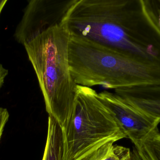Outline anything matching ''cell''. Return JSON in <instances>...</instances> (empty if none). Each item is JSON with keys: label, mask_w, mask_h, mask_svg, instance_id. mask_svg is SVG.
I'll return each instance as SVG.
<instances>
[{"label": "cell", "mask_w": 160, "mask_h": 160, "mask_svg": "<svg viewBox=\"0 0 160 160\" xmlns=\"http://www.w3.org/2000/svg\"><path fill=\"white\" fill-rule=\"evenodd\" d=\"M63 24L70 34L160 66V31L145 0H78Z\"/></svg>", "instance_id": "6da1fadb"}, {"label": "cell", "mask_w": 160, "mask_h": 160, "mask_svg": "<svg viewBox=\"0 0 160 160\" xmlns=\"http://www.w3.org/2000/svg\"><path fill=\"white\" fill-rule=\"evenodd\" d=\"M70 73L78 85L118 88L160 84V66L70 34Z\"/></svg>", "instance_id": "7a4b0ae2"}, {"label": "cell", "mask_w": 160, "mask_h": 160, "mask_svg": "<svg viewBox=\"0 0 160 160\" xmlns=\"http://www.w3.org/2000/svg\"><path fill=\"white\" fill-rule=\"evenodd\" d=\"M70 37L69 30L62 24L23 46L37 77L46 111L62 127L72 114L77 95L78 85L69 67Z\"/></svg>", "instance_id": "3957f363"}, {"label": "cell", "mask_w": 160, "mask_h": 160, "mask_svg": "<svg viewBox=\"0 0 160 160\" xmlns=\"http://www.w3.org/2000/svg\"><path fill=\"white\" fill-rule=\"evenodd\" d=\"M63 160H81L108 142L127 138L111 110L91 87L77 85L72 114L63 127Z\"/></svg>", "instance_id": "277c9868"}, {"label": "cell", "mask_w": 160, "mask_h": 160, "mask_svg": "<svg viewBox=\"0 0 160 160\" xmlns=\"http://www.w3.org/2000/svg\"><path fill=\"white\" fill-rule=\"evenodd\" d=\"M78 0H31L17 26L14 38L24 46L47 30L62 25Z\"/></svg>", "instance_id": "5b68a950"}, {"label": "cell", "mask_w": 160, "mask_h": 160, "mask_svg": "<svg viewBox=\"0 0 160 160\" xmlns=\"http://www.w3.org/2000/svg\"><path fill=\"white\" fill-rule=\"evenodd\" d=\"M98 96L113 113L127 138L135 146L158 129L160 118L144 113L115 93L103 91Z\"/></svg>", "instance_id": "8992f818"}, {"label": "cell", "mask_w": 160, "mask_h": 160, "mask_svg": "<svg viewBox=\"0 0 160 160\" xmlns=\"http://www.w3.org/2000/svg\"><path fill=\"white\" fill-rule=\"evenodd\" d=\"M115 94L144 113L160 119V84L118 88Z\"/></svg>", "instance_id": "52a82bcc"}, {"label": "cell", "mask_w": 160, "mask_h": 160, "mask_svg": "<svg viewBox=\"0 0 160 160\" xmlns=\"http://www.w3.org/2000/svg\"><path fill=\"white\" fill-rule=\"evenodd\" d=\"M64 153L62 127L56 119L49 116L47 142L42 160H63Z\"/></svg>", "instance_id": "ba28073f"}, {"label": "cell", "mask_w": 160, "mask_h": 160, "mask_svg": "<svg viewBox=\"0 0 160 160\" xmlns=\"http://www.w3.org/2000/svg\"><path fill=\"white\" fill-rule=\"evenodd\" d=\"M81 160H132L129 148L107 143Z\"/></svg>", "instance_id": "9c48e42d"}, {"label": "cell", "mask_w": 160, "mask_h": 160, "mask_svg": "<svg viewBox=\"0 0 160 160\" xmlns=\"http://www.w3.org/2000/svg\"><path fill=\"white\" fill-rule=\"evenodd\" d=\"M135 147L142 160H160V132L158 129Z\"/></svg>", "instance_id": "30bf717a"}, {"label": "cell", "mask_w": 160, "mask_h": 160, "mask_svg": "<svg viewBox=\"0 0 160 160\" xmlns=\"http://www.w3.org/2000/svg\"><path fill=\"white\" fill-rule=\"evenodd\" d=\"M149 16L160 31V0H145Z\"/></svg>", "instance_id": "8fae6325"}, {"label": "cell", "mask_w": 160, "mask_h": 160, "mask_svg": "<svg viewBox=\"0 0 160 160\" xmlns=\"http://www.w3.org/2000/svg\"><path fill=\"white\" fill-rule=\"evenodd\" d=\"M9 117V113L7 109L0 107V139Z\"/></svg>", "instance_id": "7c38bea8"}, {"label": "cell", "mask_w": 160, "mask_h": 160, "mask_svg": "<svg viewBox=\"0 0 160 160\" xmlns=\"http://www.w3.org/2000/svg\"><path fill=\"white\" fill-rule=\"evenodd\" d=\"M8 74V70L0 64V89L4 82L5 79Z\"/></svg>", "instance_id": "4fadbf2b"}, {"label": "cell", "mask_w": 160, "mask_h": 160, "mask_svg": "<svg viewBox=\"0 0 160 160\" xmlns=\"http://www.w3.org/2000/svg\"><path fill=\"white\" fill-rule=\"evenodd\" d=\"M132 160H142L138 155V152L135 147H133L132 151Z\"/></svg>", "instance_id": "5bb4252c"}, {"label": "cell", "mask_w": 160, "mask_h": 160, "mask_svg": "<svg viewBox=\"0 0 160 160\" xmlns=\"http://www.w3.org/2000/svg\"><path fill=\"white\" fill-rule=\"evenodd\" d=\"M7 2L8 1H7V0L0 1V15H1V12H2L3 8L5 6Z\"/></svg>", "instance_id": "9a60e30c"}]
</instances>
